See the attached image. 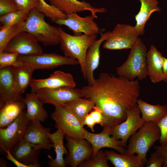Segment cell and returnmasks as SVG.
<instances>
[{
	"instance_id": "1",
	"label": "cell",
	"mask_w": 167,
	"mask_h": 167,
	"mask_svg": "<svg viewBox=\"0 0 167 167\" xmlns=\"http://www.w3.org/2000/svg\"><path fill=\"white\" fill-rule=\"evenodd\" d=\"M84 97L90 98L102 111L108 126L113 127L126 119L127 111L137 104L140 87L137 80L105 72L92 85L81 89Z\"/></svg>"
},
{
	"instance_id": "2",
	"label": "cell",
	"mask_w": 167,
	"mask_h": 167,
	"mask_svg": "<svg viewBox=\"0 0 167 167\" xmlns=\"http://www.w3.org/2000/svg\"><path fill=\"white\" fill-rule=\"evenodd\" d=\"M45 16L36 8L31 9L23 23L22 32L30 33L44 46L56 45L60 44L59 27L46 22Z\"/></svg>"
},
{
	"instance_id": "3",
	"label": "cell",
	"mask_w": 167,
	"mask_h": 167,
	"mask_svg": "<svg viewBox=\"0 0 167 167\" xmlns=\"http://www.w3.org/2000/svg\"><path fill=\"white\" fill-rule=\"evenodd\" d=\"M131 49L127 59L116 68V73L118 76L130 80H134L135 78L139 80L144 79L148 76L147 48L138 37Z\"/></svg>"
},
{
	"instance_id": "4",
	"label": "cell",
	"mask_w": 167,
	"mask_h": 167,
	"mask_svg": "<svg viewBox=\"0 0 167 167\" xmlns=\"http://www.w3.org/2000/svg\"><path fill=\"white\" fill-rule=\"evenodd\" d=\"M60 49L64 56L78 60L84 76L85 74V61L87 51L96 38V35L82 34L72 35L59 27Z\"/></svg>"
},
{
	"instance_id": "5",
	"label": "cell",
	"mask_w": 167,
	"mask_h": 167,
	"mask_svg": "<svg viewBox=\"0 0 167 167\" xmlns=\"http://www.w3.org/2000/svg\"><path fill=\"white\" fill-rule=\"evenodd\" d=\"M161 136L160 130L153 122H145L129 138L126 152L139 156L146 162L147 154Z\"/></svg>"
},
{
	"instance_id": "6",
	"label": "cell",
	"mask_w": 167,
	"mask_h": 167,
	"mask_svg": "<svg viewBox=\"0 0 167 167\" xmlns=\"http://www.w3.org/2000/svg\"><path fill=\"white\" fill-rule=\"evenodd\" d=\"M54 107L51 118L55 122V127L65 136L75 139H84L85 129L83 123L65 107Z\"/></svg>"
},
{
	"instance_id": "7",
	"label": "cell",
	"mask_w": 167,
	"mask_h": 167,
	"mask_svg": "<svg viewBox=\"0 0 167 167\" xmlns=\"http://www.w3.org/2000/svg\"><path fill=\"white\" fill-rule=\"evenodd\" d=\"M17 60L21 63L30 64L35 69H52L63 65L79 64L76 59L52 53L19 55Z\"/></svg>"
},
{
	"instance_id": "8",
	"label": "cell",
	"mask_w": 167,
	"mask_h": 167,
	"mask_svg": "<svg viewBox=\"0 0 167 167\" xmlns=\"http://www.w3.org/2000/svg\"><path fill=\"white\" fill-rule=\"evenodd\" d=\"M138 36L135 26L118 24L110 32L103 47L109 50L131 49Z\"/></svg>"
},
{
	"instance_id": "9",
	"label": "cell",
	"mask_w": 167,
	"mask_h": 167,
	"mask_svg": "<svg viewBox=\"0 0 167 167\" xmlns=\"http://www.w3.org/2000/svg\"><path fill=\"white\" fill-rule=\"evenodd\" d=\"M30 120L24 110L11 123L4 128H0V146L4 152L10 150L24 138Z\"/></svg>"
},
{
	"instance_id": "10",
	"label": "cell",
	"mask_w": 167,
	"mask_h": 167,
	"mask_svg": "<svg viewBox=\"0 0 167 167\" xmlns=\"http://www.w3.org/2000/svg\"><path fill=\"white\" fill-rule=\"evenodd\" d=\"M140 113L137 104L127 111L125 121L112 127L111 136L117 139H120L122 145L124 148L130 137L145 122L140 116Z\"/></svg>"
},
{
	"instance_id": "11",
	"label": "cell",
	"mask_w": 167,
	"mask_h": 167,
	"mask_svg": "<svg viewBox=\"0 0 167 167\" xmlns=\"http://www.w3.org/2000/svg\"><path fill=\"white\" fill-rule=\"evenodd\" d=\"M65 19H58L54 23L60 25H65L72 31L74 35L77 36L83 33L87 35H97L104 31L100 29L94 21L96 18L91 14L85 17L78 15L77 13L67 15Z\"/></svg>"
},
{
	"instance_id": "12",
	"label": "cell",
	"mask_w": 167,
	"mask_h": 167,
	"mask_svg": "<svg viewBox=\"0 0 167 167\" xmlns=\"http://www.w3.org/2000/svg\"><path fill=\"white\" fill-rule=\"evenodd\" d=\"M44 104L63 106L66 104L79 97H84L81 89L69 87L54 89L42 88L36 92Z\"/></svg>"
},
{
	"instance_id": "13",
	"label": "cell",
	"mask_w": 167,
	"mask_h": 167,
	"mask_svg": "<svg viewBox=\"0 0 167 167\" xmlns=\"http://www.w3.org/2000/svg\"><path fill=\"white\" fill-rule=\"evenodd\" d=\"M3 52L23 55L43 53L37 40L31 34L25 32H20L15 36L7 44Z\"/></svg>"
},
{
	"instance_id": "14",
	"label": "cell",
	"mask_w": 167,
	"mask_h": 167,
	"mask_svg": "<svg viewBox=\"0 0 167 167\" xmlns=\"http://www.w3.org/2000/svg\"><path fill=\"white\" fill-rule=\"evenodd\" d=\"M65 137L68 150V156L65 160L66 165L76 167L92 156L93 148L88 141L84 139H75L67 136Z\"/></svg>"
},
{
	"instance_id": "15",
	"label": "cell",
	"mask_w": 167,
	"mask_h": 167,
	"mask_svg": "<svg viewBox=\"0 0 167 167\" xmlns=\"http://www.w3.org/2000/svg\"><path fill=\"white\" fill-rule=\"evenodd\" d=\"M112 130V127L105 126L101 133L95 134L85 130L84 139L91 143L93 148L92 158H94L98 151L104 148L113 149L120 153H124L126 152L127 149L122 146L121 140L110 136Z\"/></svg>"
},
{
	"instance_id": "16",
	"label": "cell",
	"mask_w": 167,
	"mask_h": 167,
	"mask_svg": "<svg viewBox=\"0 0 167 167\" xmlns=\"http://www.w3.org/2000/svg\"><path fill=\"white\" fill-rule=\"evenodd\" d=\"M76 84L70 73L56 71L49 77L44 79L32 78L30 86L31 91L36 92L42 88L54 89L64 87L75 88Z\"/></svg>"
},
{
	"instance_id": "17",
	"label": "cell",
	"mask_w": 167,
	"mask_h": 167,
	"mask_svg": "<svg viewBox=\"0 0 167 167\" xmlns=\"http://www.w3.org/2000/svg\"><path fill=\"white\" fill-rule=\"evenodd\" d=\"M41 122L30 120L24 138L37 148L50 151L53 148L49 136L51 128L43 126Z\"/></svg>"
},
{
	"instance_id": "18",
	"label": "cell",
	"mask_w": 167,
	"mask_h": 167,
	"mask_svg": "<svg viewBox=\"0 0 167 167\" xmlns=\"http://www.w3.org/2000/svg\"><path fill=\"white\" fill-rule=\"evenodd\" d=\"M110 32L108 31L100 33V38L95 40L87 51L85 61V74L83 77L88 82V85H92L95 82L94 72L99 64L101 45L108 37Z\"/></svg>"
},
{
	"instance_id": "19",
	"label": "cell",
	"mask_w": 167,
	"mask_h": 167,
	"mask_svg": "<svg viewBox=\"0 0 167 167\" xmlns=\"http://www.w3.org/2000/svg\"><path fill=\"white\" fill-rule=\"evenodd\" d=\"M12 69V66L0 69V108L7 101H23L24 99L15 87Z\"/></svg>"
},
{
	"instance_id": "20",
	"label": "cell",
	"mask_w": 167,
	"mask_h": 167,
	"mask_svg": "<svg viewBox=\"0 0 167 167\" xmlns=\"http://www.w3.org/2000/svg\"><path fill=\"white\" fill-rule=\"evenodd\" d=\"M41 150L23 138L10 151L13 156L20 162L31 167H39L41 166L39 161Z\"/></svg>"
},
{
	"instance_id": "21",
	"label": "cell",
	"mask_w": 167,
	"mask_h": 167,
	"mask_svg": "<svg viewBox=\"0 0 167 167\" xmlns=\"http://www.w3.org/2000/svg\"><path fill=\"white\" fill-rule=\"evenodd\" d=\"M49 4L59 10L62 13L68 15L73 13L85 11H90L96 18L97 13H104L106 10L103 8H95L84 1L78 0H48Z\"/></svg>"
},
{
	"instance_id": "22",
	"label": "cell",
	"mask_w": 167,
	"mask_h": 167,
	"mask_svg": "<svg viewBox=\"0 0 167 167\" xmlns=\"http://www.w3.org/2000/svg\"><path fill=\"white\" fill-rule=\"evenodd\" d=\"M164 57L154 45H151L147 54V75L153 84L163 81Z\"/></svg>"
},
{
	"instance_id": "23",
	"label": "cell",
	"mask_w": 167,
	"mask_h": 167,
	"mask_svg": "<svg viewBox=\"0 0 167 167\" xmlns=\"http://www.w3.org/2000/svg\"><path fill=\"white\" fill-rule=\"evenodd\" d=\"M23 102L27 108V116L30 120L43 122L48 119V114L43 107L44 104L35 92L31 91L26 93Z\"/></svg>"
},
{
	"instance_id": "24",
	"label": "cell",
	"mask_w": 167,
	"mask_h": 167,
	"mask_svg": "<svg viewBox=\"0 0 167 167\" xmlns=\"http://www.w3.org/2000/svg\"><path fill=\"white\" fill-rule=\"evenodd\" d=\"M35 70L32 66L21 62L18 65L12 66L13 79L17 89L20 94L22 95L30 85L32 75Z\"/></svg>"
},
{
	"instance_id": "25",
	"label": "cell",
	"mask_w": 167,
	"mask_h": 167,
	"mask_svg": "<svg viewBox=\"0 0 167 167\" xmlns=\"http://www.w3.org/2000/svg\"><path fill=\"white\" fill-rule=\"evenodd\" d=\"M106 159L115 167H143L145 162L139 156L126 152L118 154L112 151H104Z\"/></svg>"
},
{
	"instance_id": "26",
	"label": "cell",
	"mask_w": 167,
	"mask_h": 167,
	"mask_svg": "<svg viewBox=\"0 0 167 167\" xmlns=\"http://www.w3.org/2000/svg\"><path fill=\"white\" fill-rule=\"evenodd\" d=\"M63 133L60 130L57 129L54 132L49 134V139L53 144V148L56 153V157L53 159L49 155L48 157L50 159L48 164L50 167H66L64 154L67 155L68 152L64 145Z\"/></svg>"
},
{
	"instance_id": "27",
	"label": "cell",
	"mask_w": 167,
	"mask_h": 167,
	"mask_svg": "<svg viewBox=\"0 0 167 167\" xmlns=\"http://www.w3.org/2000/svg\"><path fill=\"white\" fill-rule=\"evenodd\" d=\"M141 3L140 10L135 16L136 24L135 26L138 36L143 35L144 32L145 24L151 14L155 11L160 12L157 0H138Z\"/></svg>"
},
{
	"instance_id": "28",
	"label": "cell",
	"mask_w": 167,
	"mask_h": 167,
	"mask_svg": "<svg viewBox=\"0 0 167 167\" xmlns=\"http://www.w3.org/2000/svg\"><path fill=\"white\" fill-rule=\"evenodd\" d=\"M23 101H9L0 108V128H4L13 122L24 110Z\"/></svg>"
},
{
	"instance_id": "29",
	"label": "cell",
	"mask_w": 167,
	"mask_h": 167,
	"mask_svg": "<svg viewBox=\"0 0 167 167\" xmlns=\"http://www.w3.org/2000/svg\"><path fill=\"white\" fill-rule=\"evenodd\" d=\"M137 105L144 122H153L157 123L167 113V105H153L139 99Z\"/></svg>"
},
{
	"instance_id": "30",
	"label": "cell",
	"mask_w": 167,
	"mask_h": 167,
	"mask_svg": "<svg viewBox=\"0 0 167 167\" xmlns=\"http://www.w3.org/2000/svg\"><path fill=\"white\" fill-rule=\"evenodd\" d=\"M95 105V102L92 99L84 97L76 98L62 107L66 108L83 123L85 117Z\"/></svg>"
},
{
	"instance_id": "31",
	"label": "cell",
	"mask_w": 167,
	"mask_h": 167,
	"mask_svg": "<svg viewBox=\"0 0 167 167\" xmlns=\"http://www.w3.org/2000/svg\"><path fill=\"white\" fill-rule=\"evenodd\" d=\"M23 23L12 25H2L1 27L0 53L4 51L7 44L15 36L22 32Z\"/></svg>"
},
{
	"instance_id": "32",
	"label": "cell",
	"mask_w": 167,
	"mask_h": 167,
	"mask_svg": "<svg viewBox=\"0 0 167 167\" xmlns=\"http://www.w3.org/2000/svg\"><path fill=\"white\" fill-rule=\"evenodd\" d=\"M40 5L37 9L40 12L44 14L53 22L58 19H65L67 17L66 15L55 7L47 3L44 0H39Z\"/></svg>"
},
{
	"instance_id": "33",
	"label": "cell",
	"mask_w": 167,
	"mask_h": 167,
	"mask_svg": "<svg viewBox=\"0 0 167 167\" xmlns=\"http://www.w3.org/2000/svg\"><path fill=\"white\" fill-rule=\"evenodd\" d=\"M29 14L19 10L12 12L0 16V22L3 26L21 24L26 20Z\"/></svg>"
},
{
	"instance_id": "34",
	"label": "cell",
	"mask_w": 167,
	"mask_h": 167,
	"mask_svg": "<svg viewBox=\"0 0 167 167\" xmlns=\"http://www.w3.org/2000/svg\"><path fill=\"white\" fill-rule=\"evenodd\" d=\"M104 152L101 149L93 158L88 159L79 165L80 167H109Z\"/></svg>"
},
{
	"instance_id": "35",
	"label": "cell",
	"mask_w": 167,
	"mask_h": 167,
	"mask_svg": "<svg viewBox=\"0 0 167 167\" xmlns=\"http://www.w3.org/2000/svg\"><path fill=\"white\" fill-rule=\"evenodd\" d=\"M19 54L16 53H0V69L20 64L17 60Z\"/></svg>"
},
{
	"instance_id": "36",
	"label": "cell",
	"mask_w": 167,
	"mask_h": 167,
	"mask_svg": "<svg viewBox=\"0 0 167 167\" xmlns=\"http://www.w3.org/2000/svg\"><path fill=\"white\" fill-rule=\"evenodd\" d=\"M19 11L29 14L31 9H37L40 5L39 0H15Z\"/></svg>"
},
{
	"instance_id": "37",
	"label": "cell",
	"mask_w": 167,
	"mask_h": 167,
	"mask_svg": "<svg viewBox=\"0 0 167 167\" xmlns=\"http://www.w3.org/2000/svg\"><path fill=\"white\" fill-rule=\"evenodd\" d=\"M19 11L15 0H0V15Z\"/></svg>"
},
{
	"instance_id": "38",
	"label": "cell",
	"mask_w": 167,
	"mask_h": 167,
	"mask_svg": "<svg viewBox=\"0 0 167 167\" xmlns=\"http://www.w3.org/2000/svg\"><path fill=\"white\" fill-rule=\"evenodd\" d=\"M156 124L161 132L160 145H165L167 143V113Z\"/></svg>"
},
{
	"instance_id": "39",
	"label": "cell",
	"mask_w": 167,
	"mask_h": 167,
	"mask_svg": "<svg viewBox=\"0 0 167 167\" xmlns=\"http://www.w3.org/2000/svg\"><path fill=\"white\" fill-rule=\"evenodd\" d=\"M164 163L163 157L155 151L151 154L149 159L145 163V166L146 167H161Z\"/></svg>"
},
{
	"instance_id": "40",
	"label": "cell",
	"mask_w": 167,
	"mask_h": 167,
	"mask_svg": "<svg viewBox=\"0 0 167 167\" xmlns=\"http://www.w3.org/2000/svg\"><path fill=\"white\" fill-rule=\"evenodd\" d=\"M95 120L97 124L101 126H108L107 123L102 110L96 105L94 106L93 109L89 113Z\"/></svg>"
},
{
	"instance_id": "41",
	"label": "cell",
	"mask_w": 167,
	"mask_h": 167,
	"mask_svg": "<svg viewBox=\"0 0 167 167\" xmlns=\"http://www.w3.org/2000/svg\"><path fill=\"white\" fill-rule=\"evenodd\" d=\"M155 151L159 153L164 160L163 167H167V143L164 145L157 146L155 148Z\"/></svg>"
},
{
	"instance_id": "42",
	"label": "cell",
	"mask_w": 167,
	"mask_h": 167,
	"mask_svg": "<svg viewBox=\"0 0 167 167\" xmlns=\"http://www.w3.org/2000/svg\"><path fill=\"white\" fill-rule=\"evenodd\" d=\"M83 124L84 126L87 125L88 127L92 131L94 132V126L96 124V123L89 113L85 117Z\"/></svg>"
},
{
	"instance_id": "43",
	"label": "cell",
	"mask_w": 167,
	"mask_h": 167,
	"mask_svg": "<svg viewBox=\"0 0 167 167\" xmlns=\"http://www.w3.org/2000/svg\"><path fill=\"white\" fill-rule=\"evenodd\" d=\"M5 152L7 154L6 155V159L11 161L16 166L18 167H31V166L25 165L19 161L13 156L9 150H5Z\"/></svg>"
},
{
	"instance_id": "44",
	"label": "cell",
	"mask_w": 167,
	"mask_h": 167,
	"mask_svg": "<svg viewBox=\"0 0 167 167\" xmlns=\"http://www.w3.org/2000/svg\"><path fill=\"white\" fill-rule=\"evenodd\" d=\"M163 81L167 83V58L164 57L163 66Z\"/></svg>"
},
{
	"instance_id": "45",
	"label": "cell",
	"mask_w": 167,
	"mask_h": 167,
	"mask_svg": "<svg viewBox=\"0 0 167 167\" xmlns=\"http://www.w3.org/2000/svg\"><path fill=\"white\" fill-rule=\"evenodd\" d=\"M0 167H6L7 166V163L6 161L3 158H0Z\"/></svg>"
}]
</instances>
